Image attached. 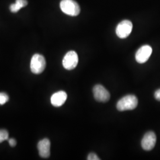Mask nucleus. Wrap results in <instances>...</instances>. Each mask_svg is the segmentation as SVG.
I'll use <instances>...</instances> for the list:
<instances>
[{"mask_svg":"<svg viewBox=\"0 0 160 160\" xmlns=\"http://www.w3.org/2000/svg\"><path fill=\"white\" fill-rule=\"evenodd\" d=\"M138 100L134 95H127L122 97L116 104V108L120 112L131 110L137 107Z\"/></svg>","mask_w":160,"mask_h":160,"instance_id":"f257e3e1","label":"nucleus"},{"mask_svg":"<svg viewBox=\"0 0 160 160\" xmlns=\"http://www.w3.org/2000/svg\"><path fill=\"white\" fill-rule=\"evenodd\" d=\"M60 8L65 14L73 17L78 16L81 11L79 4L74 0H62Z\"/></svg>","mask_w":160,"mask_h":160,"instance_id":"f03ea898","label":"nucleus"},{"mask_svg":"<svg viewBox=\"0 0 160 160\" xmlns=\"http://www.w3.org/2000/svg\"><path fill=\"white\" fill-rule=\"evenodd\" d=\"M46 60L45 57L39 53H36L32 58L30 69L34 74H40L46 68Z\"/></svg>","mask_w":160,"mask_h":160,"instance_id":"7ed1b4c3","label":"nucleus"},{"mask_svg":"<svg viewBox=\"0 0 160 160\" xmlns=\"http://www.w3.org/2000/svg\"><path fill=\"white\" fill-rule=\"evenodd\" d=\"M133 25L131 21L125 20L118 24L116 29V33L120 39H125L131 33Z\"/></svg>","mask_w":160,"mask_h":160,"instance_id":"20e7f679","label":"nucleus"},{"mask_svg":"<svg viewBox=\"0 0 160 160\" xmlns=\"http://www.w3.org/2000/svg\"><path fill=\"white\" fill-rule=\"evenodd\" d=\"M78 63V57L77 52L71 51L67 52L62 61L64 68L67 70H72L77 66Z\"/></svg>","mask_w":160,"mask_h":160,"instance_id":"39448f33","label":"nucleus"},{"mask_svg":"<svg viewBox=\"0 0 160 160\" xmlns=\"http://www.w3.org/2000/svg\"><path fill=\"white\" fill-rule=\"evenodd\" d=\"M93 95L94 98L100 102H108L110 97V94L108 90L100 84H97L94 87Z\"/></svg>","mask_w":160,"mask_h":160,"instance_id":"423d86ee","label":"nucleus"},{"mask_svg":"<svg viewBox=\"0 0 160 160\" xmlns=\"http://www.w3.org/2000/svg\"><path fill=\"white\" fill-rule=\"evenodd\" d=\"M152 52V48L149 45H143L141 47L135 54V59L137 62L139 63L146 62L150 57Z\"/></svg>","mask_w":160,"mask_h":160,"instance_id":"0eeeda50","label":"nucleus"},{"mask_svg":"<svg viewBox=\"0 0 160 160\" xmlns=\"http://www.w3.org/2000/svg\"><path fill=\"white\" fill-rule=\"evenodd\" d=\"M157 141V137L154 132L152 131L147 132L141 141L142 148L145 151H151L154 148Z\"/></svg>","mask_w":160,"mask_h":160,"instance_id":"6e6552de","label":"nucleus"},{"mask_svg":"<svg viewBox=\"0 0 160 160\" xmlns=\"http://www.w3.org/2000/svg\"><path fill=\"white\" fill-rule=\"evenodd\" d=\"M39 154L42 158H48L51 154V142L48 138L40 140L38 144Z\"/></svg>","mask_w":160,"mask_h":160,"instance_id":"1a4fd4ad","label":"nucleus"},{"mask_svg":"<svg viewBox=\"0 0 160 160\" xmlns=\"http://www.w3.org/2000/svg\"><path fill=\"white\" fill-rule=\"evenodd\" d=\"M67 99V94L64 91H59L55 92L51 98V102L54 107L62 106Z\"/></svg>","mask_w":160,"mask_h":160,"instance_id":"9d476101","label":"nucleus"},{"mask_svg":"<svg viewBox=\"0 0 160 160\" xmlns=\"http://www.w3.org/2000/svg\"><path fill=\"white\" fill-rule=\"evenodd\" d=\"M28 4V2L27 0H16V2L14 4H12L10 6V10L12 12L16 13Z\"/></svg>","mask_w":160,"mask_h":160,"instance_id":"9b49d317","label":"nucleus"},{"mask_svg":"<svg viewBox=\"0 0 160 160\" xmlns=\"http://www.w3.org/2000/svg\"><path fill=\"white\" fill-rule=\"evenodd\" d=\"M8 132L5 129H0V143L8 139Z\"/></svg>","mask_w":160,"mask_h":160,"instance_id":"f8f14e48","label":"nucleus"},{"mask_svg":"<svg viewBox=\"0 0 160 160\" xmlns=\"http://www.w3.org/2000/svg\"><path fill=\"white\" fill-rule=\"evenodd\" d=\"M9 100L8 96L5 92H0V105H3Z\"/></svg>","mask_w":160,"mask_h":160,"instance_id":"ddd939ff","label":"nucleus"},{"mask_svg":"<svg viewBox=\"0 0 160 160\" xmlns=\"http://www.w3.org/2000/svg\"><path fill=\"white\" fill-rule=\"evenodd\" d=\"M87 160H100V159L99 158V157L97 156V155L95 153H90L88 157H87Z\"/></svg>","mask_w":160,"mask_h":160,"instance_id":"4468645a","label":"nucleus"},{"mask_svg":"<svg viewBox=\"0 0 160 160\" xmlns=\"http://www.w3.org/2000/svg\"><path fill=\"white\" fill-rule=\"evenodd\" d=\"M8 143H9L10 145L12 147H14L16 145V144H17V142H16V141L14 139L11 138L10 139H8Z\"/></svg>","mask_w":160,"mask_h":160,"instance_id":"2eb2a0df","label":"nucleus"},{"mask_svg":"<svg viewBox=\"0 0 160 160\" xmlns=\"http://www.w3.org/2000/svg\"><path fill=\"white\" fill-rule=\"evenodd\" d=\"M154 97L157 100L160 101V89L155 92Z\"/></svg>","mask_w":160,"mask_h":160,"instance_id":"dca6fc26","label":"nucleus"}]
</instances>
